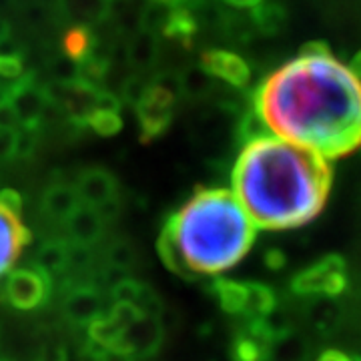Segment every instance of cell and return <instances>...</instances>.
Masks as SVG:
<instances>
[{"instance_id": "cell-40", "label": "cell", "mask_w": 361, "mask_h": 361, "mask_svg": "<svg viewBox=\"0 0 361 361\" xmlns=\"http://www.w3.org/2000/svg\"><path fill=\"white\" fill-rule=\"evenodd\" d=\"M2 361H6V360H2Z\"/></svg>"}, {"instance_id": "cell-31", "label": "cell", "mask_w": 361, "mask_h": 361, "mask_svg": "<svg viewBox=\"0 0 361 361\" xmlns=\"http://www.w3.org/2000/svg\"><path fill=\"white\" fill-rule=\"evenodd\" d=\"M0 205L6 207L8 211H13L14 215H20L23 213V197L16 193V191H0Z\"/></svg>"}, {"instance_id": "cell-3", "label": "cell", "mask_w": 361, "mask_h": 361, "mask_svg": "<svg viewBox=\"0 0 361 361\" xmlns=\"http://www.w3.org/2000/svg\"><path fill=\"white\" fill-rule=\"evenodd\" d=\"M257 227L225 189H201L171 215L159 253L180 277L219 275L235 267L255 243Z\"/></svg>"}, {"instance_id": "cell-13", "label": "cell", "mask_w": 361, "mask_h": 361, "mask_svg": "<svg viewBox=\"0 0 361 361\" xmlns=\"http://www.w3.org/2000/svg\"><path fill=\"white\" fill-rule=\"evenodd\" d=\"M65 223L73 245L90 247L103 237L104 221L97 213V209L89 205H78Z\"/></svg>"}, {"instance_id": "cell-19", "label": "cell", "mask_w": 361, "mask_h": 361, "mask_svg": "<svg viewBox=\"0 0 361 361\" xmlns=\"http://www.w3.org/2000/svg\"><path fill=\"white\" fill-rule=\"evenodd\" d=\"M305 360V345L299 337L283 336L275 337L269 345L267 361H303Z\"/></svg>"}, {"instance_id": "cell-9", "label": "cell", "mask_w": 361, "mask_h": 361, "mask_svg": "<svg viewBox=\"0 0 361 361\" xmlns=\"http://www.w3.org/2000/svg\"><path fill=\"white\" fill-rule=\"evenodd\" d=\"M163 327L159 319L153 317H141L135 325L123 334L116 353H123L127 357H149L163 343Z\"/></svg>"}, {"instance_id": "cell-35", "label": "cell", "mask_w": 361, "mask_h": 361, "mask_svg": "<svg viewBox=\"0 0 361 361\" xmlns=\"http://www.w3.org/2000/svg\"><path fill=\"white\" fill-rule=\"evenodd\" d=\"M265 263H267V267H271V269H281L285 265V255L281 251H277V249H271V251H267V255H265Z\"/></svg>"}, {"instance_id": "cell-20", "label": "cell", "mask_w": 361, "mask_h": 361, "mask_svg": "<svg viewBox=\"0 0 361 361\" xmlns=\"http://www.w3.org/2000/svg\"><path fill=\"white\" fill-rule=\"evenodd\" d=\"M129 61L137 66H149L157 56V42L149 32H137L129 42Z\"/></svg>"}, {"instance_id": "cell-23", "label": "cell", "mask_w": 361, "mask_h": 361, "mask_svg": "<svg viewBox=\"0 0 361 361\" xmlns=\"http://www.w3.org/2000/svg\"><path fill=\"white\" fill-rule=\"evenodd\" d=\"M106 263H109L111 269L115 271L129 269L130 265L135 263V249H133L129 241L116 239L106 249Z\"/></svg>"}, {"instance_id": "cell-5", "label": "cell", "mask_w": 361, "mask_h": 361, "mask_svg": "<svg viewBox=\"0 0 361 361\" xmlns=\"http://www.w3.org/2000/svg\"><path fill=\"white\" fill-rule=\"evenodd\" d=\"M175 103H177L175 94L161 89L155 82H149L139 103L135 104L142 141L157 139L159 135H163L169 129L173 115H175Z\"/></svg>"}, {"instance_id": "cell-8", "label": "cell", "mask_w": 361, "mask_h": 361, "mask_svg": "<svg viewBox=\"0 0 361 361\" xmlns=\"http://www.w3.org/2000/svg\"><path fill=\"white\" fill-rule=\"evenodd\" d=\"M30 241V231L23 225L20 215H14L0 205V277L13 269L16 259Z\"/></svg>"}, {"instance_id": "cell-16", "label": "cell", "mask_w": 361, "mask_h": 361, "mask_svg": "<svg viewBox=\"0 0 361 361\" xmlns=\"http://www.w3.org/2000/svg\"><path fill=\"white\" fill-rule=\"evenodd\" d=\"M68 247H71V243H66L63 239H54V241L44 243L32 259L35 269L44 273L49 279L54 275L65 273L68 269Z\"/></svg>"}, {"instance_id": "cell-6", "label": "cell", "mask_w": 361, "mask_h": 361, "mask_svg": "<svg viewBox=\"0 0 361 361\" xmlns=\"http://www.w3.org/2000/svg\"><path fill=\"white\" fill-rule=\"evenodd\" d=\"M51 279L35 267L13 271L2 287V297L16 310H37L51 295Z\"/></svg>"}, {"instance_id": "cell-27", "label": "cell", "mask_w": 361, "mask_h": 361, "mask_svg": "<svg viewBox=\"0 0 361 361\" xmlns=\"http://www.w3.org/2000/svg\"><path fill=\"white\" fill-rule=\"evenodd\" d=\"M39 145V137L37 130L32 129H18L16 130V147H14V157L18 159H26L35 153Z\"/></svg>"}, {"instance_id": "cell-39", "label": "cell", "mask_w": 361, "mask_h": 361, "mask_svg": "<svg viewBox=\"0 0 361 361\" xmlns=\"http://www.w3.org/2000/svg\"><path fill=\"white\" fill-rule=\"evenodd\" d=\"M0 361H2V348H0Z\"/></svg>"}, {"instance_id": "cell-2", "label": "cell", "mask_w": 361, "mask_h": 361, "mask_svg": "<svg viewBox=\"0 0 361 361\" xmlns=\"http://www.w3.org/2000/svg\"><path fill=\"white\" fill-rule=\"evenodd\" d=\"M233 197L255 227L281 231L313 221L329 199L334 171L319 155L273 135L243 145Z\"/></svg>"}, {"instance_id": "cell-26", "label": "cell", "mask_w": 361, "mask_h": 361, "mask_svg": "<svg viewBox=\"0 0 361 361\" xmlns=\"http://www.w3.org/2000/svg\"><path fill=\"white\" fill-rule=\"evenodd\" d=\"M142 283L130 279V277H123L118 283L111 289V295L115 299V303H127V305H135L139 293H141Z\"/></svg>"}, {"instance_id": "cell-28", "label": "cell", "mask_w": 361, "mask_h": 361, "mask_svg": "<svg viewBox=\"0 0 361 361\" xmlns=\"http://www.w3.org/2000/svg\"><path fill=\"white\" fill-rule=\"evenodd\" d=\"M23 75H25L23 56L20 59H0V80H13V82H16Z\"/></svg>"}, {"instance_id": "cell-7", "label": "cell", "mask_w": 361, "mask_h": 361, "mask_svg": "<svg viewBox=\"0 0 361 361\" xmlns=\"http://www.w3.org/2000/svg\"><path fill=\"white\" fill-rule=\"evenodd\" d=\"M8 104L18 118L20 129L37 130L51 106V101L47 89L39 87L32 75H23L8 87Z\"/></svg>"}, {"instance_id": "cell-29", "label": "cell", "mask_w": 361, "mask_h": 361, "mask_svg": "<svg viewBox=\"0 0 361 361\" xmlns=\"http://www.w3.org/2000/svg\"><path fill=\"white\" fill-rule=\"evenodd\" d=\"M317 311H322V315L319 317H313V322L315 325L323 329V331H327V329H331L334 325L337 323V307L334 303H317Z\"/></svg>"}, {"instance_id": "cell-21", "label": "cell", "mask_w": 361, "mask_h": 361, "mask_svg": "<svg viewBox=\"0 0 361 361\" xmlns=\"http://www.w3.org/2000/svg\"><path fill=\"white\" fill-rule=\"evenodd\" d=\"M253 11V20L255 25L263 30V32H275L283 26L287 14L281 6L277 4H263V2H255Z\"/></svg>"}, {"instance_id": "cell-14", "label": "cell", "mask_w": 361, "mask_h": 361, "mask_svg": "<svg viewBox=\"0 0 361 361\" xmlns=\"http://www.w3.org/2000/svg\"><path fill=\"white\" fill-rule=\"evenodd\" d=\"M80 205L78 195L75 191V185L63 183V180H54L51 187L44 191L42 197V209L44 213L54 221H63L65 223L73 211Z\"/></svg>"}, {"instance_id": "cell-33", "label": "cell", "mask_w": 361, "mask_h": 361, "mask_svg": "<svg viewBox=\"0 0 361 361\" xmlns=\"http://www.w3.org/2000/svg\"><path fill=\"white\" fill-rule=\"evenodd\" d=\"M0 129H8V130H18L20 125H18V118L14 115V111L11 109V104H2L0 106Z\"/></svg>"}, {"instance_id": "cell-15", "label": "cell", "mask_w": 361, "mask_h": 361, "mask_svg": "<svg viewBox=\"0 0 361 361\" xmlns=\"http://www.w3.org/2000/svg\"><path fill=\"white\" fill-rule=\"evenodd\" d=\"M277 305L275 293L271 291L267 285L263 283H245V310L243 317L247 322H263L269 315H273Z\"/></svg>"}, {"instance_id": "cell-4", "label": "cell", "mask_w": 361, "mask_h": 361, "mask_svg": "<svg viewBox=\"0 0 361 361\" xmlns=\"http://www.w3.org/2000/svg\"><path fill=\"white\" fill-rule=\"evenodd\" d=\"M291 289L297 295H341L348 289V265L339 255H325L307 269L299 271L291 279Z\"/></svg>"}, {"instance_id": "cell-30", "label": "cell", "mask_w": 361, "mask_h": 361, "mask_svg": "<svg viewBox=\"0 0 361 361\" xmlns=\"http://www.w3.org/2000/svg\"><path fill=\"white\" fill-rule=\"evenodd\" d=\"M14 147H16V130L0 129V161L13 159Z\"/></svg>"}, {"instance_id": "cell-10", "label": "cell", "mask_w": 361, "mask_h": 361, "mask_svg": "<svg viewBox=\"0 0 361 361\" xmlns=\"http://www.w3.org/2000/svg\"><path fill=\"white\" fill-rule=\"evenodd\" d=\"M201 68L211 78H221L237 89H245L249 85V78H251V68L239 54L221 51V49L203 52Z\"/></svg>"}, {"instance_id": "cell-11", "label": "cell", "mask_w": 361, "mask_h": 361, "mask_svg": "<svg viewBox=\"0 0 361 361\" xmlns=\"http://www.w3.org/2000/svg\"><path fill=\"white\" fill-rule=\"evenodd\" d=\"M63 310L73 323L90 325L104 313V297L94 285H78L66 293Z\"/></svg>"}, {"instance_id": "cell-24", "label": "cell", "mask_w": 361, "mask_h": 361, "mask_svg": "<svg viewBox=\"0 0 361 361\" xmlns=\"http://www.w3.org/2000/svg\"><path fill=\"white\" fill-rule=\"evenodd\" d=\"M87 127L103 135V137H111L116 135L121 127H123V121L118 113H103V111H92L87 118Z\"/></svg>"}, {"instance_id": "cell-36", "label": "cell", "mask_w": 361, "mask_h": 361, "mask_svg": "<svg viewBox=\"0 0 361 361\" xmlns=\"http://www.w3.org/2000/svg\"><path fill=\"white\" fill-rule=\"evenodd\" d=\"M349 71L353 73V77L361 80V51L355 52V56L351 59V65H349Z\"/></svg>"}, {"instance_id": "cell-22", "label": "cell", "mask_w": 361, "mask_h": 361, "mask_svg": "<svg viewBox=\"0 0 361 361\" xmlns=\"http://www.w3.org/2000/svg\"><path fill=\"white\" fill-rule=\"evenodd\" d=\"M90 44H92V35L87 28H82V26L73 28L65 37V56L78 65L89 54Z\"/></svg>"}, {"instance_id": "cell-18", "label": "cell", "mask_w": 361, "mask_h": 361, "mask_svg": "<svg viewBox=\"0 0 361 361\" xmlns=\"http://www.w3.org/2000/svg\"><path fill=\"white\" fill-rule=\"evenodd\" d=\"M175 6L177 2H151L145 6L141 18H139V25H141L142 32H149V35H163L165 28L171 23L173 14H175Z\"/></svg>"}, {"instance_id": "cell-1", "label": "cell", "mask_w": 361, "mask_h": 361, "mask_svg": "<svg viewBox=\"0 0 361 361\" xmlns=\"http://www.w3.org/2000/svg\"><path fill=\"white\" fill-rule=\"evenodd\" d=\"M253 106L269 135L325 161L361 147V80L331 54H299L279 66Z\"/></svg>"}, {"instance_id": "cell-37", "label": "cell", "mask_w": 361, "mask_h": 361, "mask_svg": "<svg viewBox=\"0 0 361 361\" xmlns=\"http://www.w3.org/2000/svg\"><path fill=\"white\" fill-rule=\"evenodd\" d=\"M8 103V85L0 82V106Z\"/></svg>"}, {"instance_id": "cell-12", "label": "cell", "mask_w": 361, "mask_h": 361, "mask_svg": "<svg viewBox=\"0 0 361 361\" xmlns=\"http://www.w3.org/2000/svg\"><path fill=\"white\" fill-rule=\"evenodd\" d=\"M75 191H77L80 205L97 209L104 205L106 201L116 199V180L111 173H106L103 169H89L78 175Z\"/></svg>"}, {"instance_id": "cell-34", "label": "cell", "mask_w": 361, "mask_h": 361, "mask_svg": "<svg viewBox=\"0 0 361 361\" xmlns=\"http://www.w3.org/2000/svg\"><path fill=\"white\" fill-rule=\"evenodd\" d=\"M317 361H361V357L345 353V351H339V349H327L317 357Z\"/></svg>"}, {"instance_id": "cell-17", "label": "cell", "mask_w": 361, "mask_h": 361, "mask_svg": "<svg viewBox=\"0 0 361 361\" xmlns=\"http://www.w3.org/2000/svg\"><path fill=\"white\" fill-rule=\"evenodd\" d=\"M213 289H215V295H217V301H219L223 311L243 317V310H245V283L231 281V279H217L215 285H213Z\"/></svg>"}, {"instance_id": "cell-38", "label": "cell", "mask_w": 361, "mask_h": 361, "mask_svg": "<svg viewBox=\"0 0 361 361\" xmlns=\"http://www.w3.org/2000/svg\"><path fill=\"white\" fill-rule=\"evenodd\" d=\"M4 37H8V26L0 18V39H4Z\"/></svg>"}, {"instance_id": "cell-32", "label": "cell", "mask_w": 361, "mask_h": 361, "mask_svg": "<svg viewBox=\"0 0 361 361\" xmlns=\"http://www.w3.org/2000/svg\"><path fill=\"white\" fill-rule=\"evenodd\" d=\"M20 54H23V49L16 40L11 37L0 39V59H20Z\"/></svg>"}, {"instance_id": "cell-25", "label": "cell", "mask_w": 361, "mask_h": 361, "mask_svg": "<svg viewBox=\"0 0 361 361\" xmlns=\"http://www.w3.org/2000/svg\"><path fill=\"white\" fill-rule=\"evenodd\" d=\"M180 78V92L193 94V97H203L207 90L213 87L211 77L207 75L203 68H191L187 71V75H183Z\"/></svg>"}]
</instances>
